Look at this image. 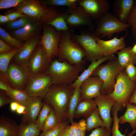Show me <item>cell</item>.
Returning <instances> with one entry per match:
<instances>
[{
    "instance_id": "1",
    "label": "cell",
    "mask_w": 136,
    "mask_h": 136,
    "mask_svg": "<svg viewBox=\"0 0 136 136\" xmlns=\"http://www.w3.org/2000/svg\"><path fill=\"white\" fill-rule=\"evenodd\" d=\"M75 89L71 85H52L44 98L53 108L59 123L67 119L69 104Z\"/></svg>"
},
{
    "instance_id": "2",
    "label": "cell",
    "mask_w": 136,
    "mask_h": 136,
    "mask_svg": "<svg viewBox=\"0 0 136 136\" xmlns=\"http://www.w3.org/2000/svg\"><path fill=\"white\" fill-rule=\"evenodd\" d=\"M70 29L61 31V38L58 44L57 57L60 61L65 60L70 64L83 66L86 53L82 47L73 40Z\"/></svg>"
},
{
    "instance_id": "3",
    "label": "cell",
    "mask_w": 136,
    "mask_h": 136,
    "mask_svg": "<svg viewBox=\"0 0 136 136\" xmlns=\"http://www.w3.org/2000/svg\"><path fill=\"white\" fill-rule=\"evenodd\" d=\"M83 66L70 63L65 60H53L46 72L51 76L52 85H71L77 79Z\"/></svg>"
},
{
    "instance_id": "4",
    "label": "cell",
    "mask_w": 136,
    "mask_h": 136,
    "mask_svg": "<svg viewBox=\"0 0 136 136\" xmlns=\"http://www.w3.org/2000/svg\"><path fill=\"white\" fill-rule=\"evenodd\" d=\"M124 69L120 71L117 76L113 91L107 95L119 105L120 111L126 108L130 98L136 88V82L129 79Z\"/></svg>"
},
{
    "instance_id": "5",
    "label": "cell",
    "mask_w": 136,
    "mask_h": 136,
    "mask_svg": "<svg viewBox=\"0 0 136 136\" xmlns=\"http://www.w3.org/2000/svg\"><path fill=\"white\" fill-rule=\"evenodd\" d=\"M123 69L120 66L117 58L110 60L105 64L100 65L95 69L91 76H97L102 80L101 95H107L113 92L117 76Z\"/></svg>"
},
{
    "instance_id": "6",
    "label": "cell",
    "mask_w": 136,
    "mask_h": 136,
    "mask_svg": "<svg viewBox=\"0 0 136 136\" xmlns=\"http://www.w3.org/2000/svg\"><path fill=\"white\" fill-rule=\"evenodd\" d=\"M130 27L129 24L121 22L114 14L108 12L97 21L95 28L92 31L98 38L107 36L110 39L114 34L126 31Z\"/></svg>"
},
{
    "instance_id": "7",
    "label": "cell",
    "mask_w": 136,
    "mask_h": 136,
    "mask_svg": "<svg viewBox=\"0 0 136 136\" xmlns=\"http://www.w3.org/2000/svg\"><path fill=\"white\" fill-rule=\"evenodd\" d=\"M71 35L72 39L80 44L85 51L86 59L92 62L104 57L97 43V37L92 31H83L80 34H76L71 31Z\"/></svg>"
},
{
    "instance_id": "8",
    "label": "cell",
    "mask_w": 136,
    "mask_h": 136,
    "mask_svg": "<svg viewBox=\"0 0 136 136\" xmlns=\"http://www.w3.org/2000/svg\"><path fill=\"white\" fill-rule=\"evenodd\" d=\"M43 33L39 44L43 47L50 63L52 59L57 57L58 44L60 40L61 31H58L53 26L42 24Z\"/></svg>"
},
{
    "instance_id": "9",
    "label": "cell",
    "mask_w": 136,
    "mask_h": 136,
    "mask_svg": "<svg viewBox=\"0 0 136 136\" xmlns=\"http://www.w3.org/2000/svg\"><path fill=\"white\" fill-rule=\"evenodd\" d=\"M52 84L51 76L46 72L31 75L24 90L29 96L44 98Z\"/></svg>"
},
{
    "instance_id": "10",
    "label": "cell",
    "mask_w": 136,
    "mask_h": 136,
    "mask_svg": "<svg viewBox=\"0 0 136 136\" xmlns=\"http://www.w3.org/2000/svg\"><path fill=\"white\" fill-rule=\"evenodd\" d=\"M31 74L27 66L13 62L8 68L7 77L13 88L24 90L27 84Z\"/></svg>"
},
{
    "instance_id": "11",
    "label": "cell",
    "mask_w": 136,
    "mask_h": 136,
    "mask_svg": "<svg viewBox=\"0 0 136 136\" xmlns=\"http://www.w3.org/2000/svg\"><path fill=\"white\" fill-rule=\"evenodd\" d=\"M48 9L49 7L43 5L40 1L25 0L5 13L15 12L25 14L34 18L40 22Z\"/></svg>"
},
{
    "instance_id": "12",
    "label": "cell",
    "mask_w": 136,
    "mask_h": 136,
    "mask_svg": "<svg viewBox=\"0 0 136 136\" xmlns=\"http://www.w3.org/2000/svg\"><path fill=\"white\" fill-rule=\"evenodd\" d=\"M66 11L67 16L65 21L69 29L86 26L90 31L94 29L95 26L93 20L80 7L68 8Z\"/></svg>"
},
{
    "instance_id": "13",
    "label": "cell",
    "mask_w": 136,
    "mask_h": 136,
    "mask_svg": "<svg viewBox=\"0 0 136 136\" xmlns=\"http://www.w3.org/2000/svg\"><path fill=\"white\" fill-rule=\"evenodd\" d=\"M46 53L43 46L38 44L31 55L27 67L31 75L46 72L49 65Z\"/></svg>"
},
{
    "instance_id": "14",
    "label": "cell",
    "mask_w": 136,
    "mask_h": 136,
    "mask_svg": "<svg viewBox=\"0 0 136 136\" xmlns=\"http://www.w3.org/2000/svg\"><path fill=\"white\" fill-rule=\"evenodd\" d=\"M77 3L93 20L97 21L108 12L110 7L107 0H78Z\"/></svg>"
},
{
    "instance_id": "15",
    "label": "cell",
    "mask_w": 136,
    "mask_h": 136,
    "mask_svg": "<svg viewBox=\"0 0 136 136\" xmlns=\"http://www.w3.org/2000/svg\"><path fill=\"white\" fill-rule=\"evenodd\" d=\"M67 16L66 11L56 7H49L48 12L40 22L43 25L53 26L58 31L66 30L70 29L65 21Z\"/></svg>"
},
{
    "instance_id": "16",
    "label": "cell",
    "mask_w": 136,
    "mask_h": 136,
    "mask_svg": "<svg viewBox=\"0 0 136 136\" xmlns=\"http://www.w3.org/2000/svg\"><path fill=\"white\" fill-rule=\"evenodd\" d=\"M94 99L96 104L99 116L105 124V128L111 134V127L113 121V118L111 117V112L115 103L107 95H101Z\"/></svg>"
},
{
    "instance_id": "17",
    "label": "cell",
    "mask_w": 136,
    "mask_h": 136,
    "mask_svg": "<svg viewBox=\"0 0 136 136\" xmlns=\"http://www.w3.org/2000/svg\"><path fill=\"white\" fill-rule=\"evenodd\" d=\"M43 98L29 96L24 105L25 110L21 118L20 124L26 125L35 122L44 104Z\"/></svg>"
},
{
    "instance_id": "18",
    "label": "cell",
    "mask_w": 136,
    "mask_h": 136,
    "mask_svg": "<svg viewBox=\"0 0 136 136\" xmlns=\"http://www.w3.org/2000/svg\"><path fill=\"white\" fill-rule=\"evenodd\" d=\"M42 35L31 37L24 42L19 51L12 59V62L27 66L31 55L39 44Z\"/></svg>"
},
{
    "instance_id": "19",
    "label": "cell",
    "mask_w": 136,
    "mask_h": 136,
    "mask_svg": "<svg viewBox=\"0 0 136 136\" xmlns=\"http://www.w3.org/2000/svg\"><path fill=\"white\" fill-rule=\"evenodd\" d=\"M103 82L97 76H91L81 85V100L93 99L100 95Z\"/></svg>"
},
{
    "instance_id": "20",
    "label": "cell",
    "mask_w": 136,
    "mask_h": 136,
    "mask_svg": "<svg viewBox=\"0 0 136 136\" xmlns=\"http://www.w3.org/2000/svg\"><path fill=\"white\" fill-rule=\"evenodd\" d=\"M42 31V24L40 21H38L11 30L10 34L13 37L23 42L31 37L41 34Z\"/></svg>"
},
{
    "instance_id": "21",
    "label": "cell",
    "mask_w": 136,
    "mask_h": 136,
    "mask_svg": "<svg viewBox=\"0 0 136 136\" xmlns=\"http://www.w3.org/2000/svg\"><path fill=\"white\" fill-rule=\"evenodd\" d=\"M127 33L119 38H117V35L108 40H104L98 37L96 38L97 43L104 56L114 55V54L117 53L118 50H121L125 47L126 44L124 40Z\"/></svg>"
},
{
    "instance_id": "22",
    "label": "cell",
    "mask_w": 136,
    "mask_h": 136,
    "mask_svg": "<svg viewBox=\"0 0 136 136\" xmlns=\"http://www.w3.org/2000/svg\"><path fill=\"white\" fill-rule=\"evenodd\" d=\"M133 0H115L113 4L114 14L121 22L127 23L134 4Z\"/></svg>"
},
{
    "instance_id": "23",
    "label": "cell",
    "mask_w": 136,
    "mask_h": 136,
    "mask_svg": "<svg viewBox=\"0 0 136 136\" xmlns=\"http://www.w3.org/2000/svg\"><path fill=\"white\" fill-rule=\"evenodd\" d=\"M117 59L114 55L104 56L99 59L91 62L88 67L79 75L76 80L71 85L75 88L80 87L83 82L91 76L95 69L102 63L107 60Z\"/></svg>"
},
{
    "instance_id": "24",
    "label": "cell",
    "mask_w": 136,
    "mask_h": 136,
    "mask_svg": "<svg viewBox=\"0 0 136 136\" xmlns=\"http://www.w3.org/2000/svg\"><path fill=\"white\" fill-rule=\"evenodd\" d=\"M20 128L12 119L3 115L0 117V136H18Z\"/></svg>"
},
{
    "instance_id": "25",
    "label": "cell",
    "mask_w": 136,
    "mask_h": 136,
    "mask_svg": "<svg viewBox=\"0 0 136 136\" xmlns=\"http://www.w3.org/2000/svg\"><path fill=\"white\" fill-rule=\"evenodd\" d=\"M94 99L82 100L77 106L75 112L74 118H79L89 117L97 107Z\"/></svg>"
},
{
    "instance_id": "26",
    "label": "cell",
    "mask_w": 136,
    "mask_h": 136,
    "mask_svg": "<svg viewBox=\"0 0 136 136\" xmlns=\"http://www.w3.org/2000/svg\"><path fill=\"white\" fill-rule=\"evenodd\" d=\"M68 125L60 136H85L86 120L83 119Z\"/></svg>"
},
{
    "instance_id": "27",
    "label": "cell",
    "mask_w": 136,
    "mask_h": 136,
    "mask_svg": "<svg viewBox=\"0 0 136 136\" xmlns=\"http://www.w3.org/2000/svg\"><path fill=\"white\" fill-rule=\"evenodd\" d=\"M131 47H125L118 52L117 60L120 66L122 69H124L127 65L130 64H136V55L131 52Z\"/></svg>"
},
{
    "instance_id": "28",
    "label": "cell",
    "mask_w": 136,
    "mask_h": 136,
    "mask_svg": "<svg viewBox=\"0 0 136 136\" xmlns=\"http://www.w3.org/2000/svg\"><path fill=\"white\" fill-rule=\"evenodd\" d=\"M124 113L119 118V123L123 124L125 123H130L133 130L136 129V106L128 103Z\"/></svg>"
},
{
    "instance_id": "29",
    "label": "cell",
    "mask_w": 136,
    "mask_h": 136,
    "mask_svg": "<svg viewBox=\"0 0 136 136\" xmlns=\"http://www.w3.org/2000/svg\"><path fill=\"white\" fill-rule=\"evenodd\" d=\"M81 100V89L80 87L75 88L70 99L67 113V118L71 124L74 122V114L75 110Z\"/></svg>"
},
{
    "instance_id": "30",
    "label": "cell",
    "mask_w": 136,
    "mask_h": 136,
    "mask_svg": "<svg viewBox=\"0 0 136 136\" xmlns=\"http://www.w3.org/2000/svg\"><path fill=\"white\" fill-rule=\"evenodd\" d=\"M86 119V130L87 131L98 127L105 128V124L99 116L97 107Z\"/></svg>"
},
{
    "instance_id": "31",
    "label": "cell",
    "mask_w": 136,
    "mask_h": 136,
    "mask_svg": "<svg viewBox=\"0 0 136 136\" xmlns=\"http://www.w3.org/2000/svg\"><path fill=\"white\" fill-rule=\"evenodd\" d=\"M21 48H15L12 51L8 53H0V72L7 77L8 69L10 62L14 56L19 51Z\"/></svg>"
},
{
    "instance_id": "32",
    "label": "cell",
    "mask_w": 136,
    "mask_h": 136,
    "mask_svg": "<svg viewBox=\"0 0 136 136\" xmlns=\"http://www.w3.org/2000/svg\"><path fill=\"white\" fill-rule=\"evenodd\" d=\"M38 21H39L34 18L25 15L16 20L9 22L6 24V27L9 29L14 30Z\"/></svg>"
},
{
    "instance_id": "33",
    "label": "cell",
    "mask_w": 136,
    "mask_h": 136,
    "mask_svg": "<svg viewBox=\"0 0 136 136\" xmlns=\"http://www.w3.org/2000/svg\"><path fill=\"white\" fill-rule=\"evenodd\" d=\"M120 111V108L118 105L115 103L112 110L113 115V125L111 129L112 136H125L128 130L126 128L124 134H122L119 130V118L118 116V113Z\"/></svg>"
},
{
    "instance_id": "34",
    "label": "cell",
    "mask_w": 136,
    "mask_h": 136,
    "mask_svg": "<svg viewBox=\"0 0 136 136\" xmlns=\"http://www.w3.org/2000/svg\"><path fill=\"white\" fill-rule=\"evenodd\" d=\"M4 92L14 101L24 105H25L29 96L28 95L24 90H20L12 88L8 92Z\"/></svg>"
},
{
    "instance_id": "35",
    "label": "cell",
    "mask_w": 136,
    "mask_h": 136,
    "mask_svg": "<svg viewBox=\"0 0 136 136\" xmlns=\"http://www.w3.org/2000/svg\"><path fill=\"white\" fill-rule=\"evenodd\" d=\"M78 0H44L40 1L44 5L49 7H51L66 6L73 8L78 6Z\"/></svg>"
},
{
    "instance_id": "36",
    "label": "cell",
    "mask_w": 136,
    "mask_h": 136,
    "mask_svg": "<svg viewBox=\"0 0 136 136\" xmlns=\"http://www.w3.org/2000/svg\"><path fill=\"white\" fill-rule=\"evenodd\" d=\"M52 109V106L48 103L45 101L44 103L41 110L35 122L41 131H43L45 122L49 114Z\"/></svg>"
},
{
    "instance_id": "37",
    "label": "cell",
    "mask_w": 136,
    "mask_h": 136,
    "mask_svg": "<svg viewBox=\"0 0 136 136\" xmlns=\"http://www.w3.org/2000/svg\"><path fill=\"white\" fill-rule=\"evenodd\" d=\"M20 126L18 136H38L41 131L35 122L26 125L20 124Z\"/></svg>"
},
{
    "instance_id": "38",
    "label": "cell",
    "mask_w": 136,
    "mask_h": 136,
    "mask_svg": "<svg viewBox=\"0 0 136 136\" xmlns=\"http://www.w3.org/2000/svg\"><path fill=\"white\" fill-rule=\"evenodd\" d=\"M0 39L10 46L16 48H21L23 42L16 39L12 36L4 29L0 27Z\"/></svg>"
},
{
    "instance_id": "39",
    "label": "cell",
    "mask_w": 136,
    "mask_h": 136,
    "mask_svg": "<svg viewBox=\"0 0 136 136\" xmlns=\"http://www.w3.org/2000/svg\"><path fill=\"white\" fill-rule=\"evenodd\" d=\"M69 121L62 122L57 126L45 131H43L40 136H60L63 131L69 125Z\"/></svg>"
},
{
    "instance_id": "40",
    "label": "cell",
    "mask_w": 136,
    "mask_h": 136,
    "mask_svg": "<svg viewBox=\"0 0 136 136\" xmlns=\"http://www.w3.org/2000/svg\"><path fill=\"white\" fill-rule=\"evenodd\" d=\"M59 123L55 112L53 108L45 122L42 131L54 128L57 126Z\"/></svg>"
},
{
    "instance_id": "41",
    "label": "cell",
    "mask_w": 136,
    "mask_h": 136,
    "mask_svg": "<svg viewBox=\"0 0 136 136\" xmlns=\"http://www.w3.org/2000/svg\"><path fill=\"white\" fill-rule=\"evenodd\" d=\"M127 23L130 25L132 36L136 39V1H135L134 6L128 20Z\"/></svg>"
},
{
    "instance_id": "42",
    "label": "cell",
    "mask_w": 136,
    "mask_h": 136,
    "mask_svg": "<svg viewBox=\"0 0 136 136\" xmlns=\"http://www.w3.org/2000/svg\"><path fill=\"white\" fill-rule=\"evenodd\" d=\"M25 0H0V9L15 7Z\"/></svg>"
},
{
    "instance_id": "43",
    "label": "cell",
    "mask_w": 136,
    "mask_h": 136,
    "mask_svg": "<svg viewBox=\"0 0 136 136\" xmlns=\"http://www.w3.org/2000/svg\"><path fill=\"white\" fill-rule=\"evenodd\" d=\"M12 88L8 82L7 77L4 74L0 72V89L1 90L7 92Z\"/></svg>"
},
{
    "instance_id": "44",
    "label": "cell",
    "mask_w": 136,
    "mask_h": 136,
    "mask_svg": "<svg viewBox=\"0 0 136 136\" xmlns=\"http://www.w3.org/2000/svg\"><path fill=\"white\" fill-rule=\"evenodd\" d=\"M127 76L132 81L136 82V67L133 64L127 65L124 68Z\"/></svg>"
},
{
    "instance_id": "45",
    "label": "cell",
    "mask_w": 136,
    "mask_h": 136,
    "mask_svg": "<svg viewBox=\"0 0 136 136\" xmlns=\"http://www.w3.org/2000/svg\"><path fill=\"white\" fill-rule=\"evenodd\" d=\"M105 127H98L92 130L88 136H112Z\"/></svg>"
},
{
    "instance_id": "46",
    "label": "cell",
    "mask_w": 136,
    "mask_h": 136,
    "mask_svg": "<svg viewBox=\"0 0 136 136\" xmlns=\"http://www.w3.org/2000/svg\"><path fill=\"white\" fill-rule=\"evenodd\" d=\"M14 101L7 95L3 91H0V107L1 108L5 105L10 104Z\"/></svg>"
},
{
    "instance_id": "47",
    "label": "cell",
    "mask_w": 136,
    "mask_h": 136,
    "mask_svg": "<svg viewBox=\"0 0 136 136\" xmlns=\"http://www.w3.org/2000/svg\"><path fill=\"white\" fill-rule=\"evenodd\" d=\"M15 48L9 45L1 39H0V53H7L10 52L14 50Z\"/></svg>"
},
{
    "instance_id": "48",
    "label": "cell",
    "mask_w": 136,
    "mask_h": 136,
    "mask_svg": "<svg viewBox=\"0 0 136 136\" xmlns=\"http://www.w3.org/2000/svg\"><path fill=\"white\" fill-rule=\"evenodd\" d=\"M5 14L6 15L8 16L10 22L15 21L25 15V14L15 12H11L7 13H5Z\"/></svg>"
},
{
    "instance_id": "49",
    "label": "cell",
    "mask_w": 136,
    "mask_h": 136,
    "mask_svg": "<svg viewBox=\"0 0 136 136\" xmlns=\"http://www.w3.org/2000/svg\"><path fill=\"white\" fill-rule=\"evenodd\" d=\"M20 104L16 101H13L10 104V110L13 112H16Z\"/></svg>"
},
{
    "instance_id": "50",
    "label": "cell",
    "mask_w": 136,
    "mask_h": 136,
    "mask_svg": "<svg viewBox=\"0 0 136 136\" xmlns=\"http://www.w3.org/2000/svg\"><path fill=\"white\" fill-rule=\"evenodd\" d=\"M8 16L6 15H0V23L1 24L8 23L9 22Z\"/></svg>"
},
{
    "instance_id": "51",
    "label": "cell",
    "mask_w": 136,
    "mask_h": 136,
    "mask_svg": "<svg viewBox=\"0 0 136 136\" xmlns=\"http://www.w3.org/2000/svg\"><path fill=\"white\" fill-rule=\"evenodd\" d=\"M129 103L130 104H134L136 106V88L130 98Z\"/></svg>"
},
{
    "instance_id": "52",
    "label": "cell",
    "mask_w": 136,
    "mask_h": 136,
    "mask_svg": "<svg viewBox=\"0 0 136 136\" xmlns=\"http://www.w3.org/2000/svg\"><path fill=\"white\" fill-rule=\"evenodd\" d=\"M25 107L24 105L20 104L16 112L19 114H23L25 110Z\"/></svg>"
},
{
    "instance_id": "53",
    "label": "cell",
    "mask_w": 136,
    "mask_h": 136,
    "mask_svg": "<svg viewBox=\"0 0 136 136\" xmlns=\"http://www.w3.org/2000/svg\"><path fill=\"white\" fill-rule=\"evenodd\" d=\"M131 51L133 54L136 55V43L131 48Z\"/></svg>"
},
{
    "instance_id": "54",
    "label": "cell",
    "mask_w": 136,
    "mask_h": 136,
    "mask_svg": "<svg viewBox=\"0 0 136 136\" xmlns=\"http://www.w3.org/2000/svg\"><path fill=\"white\" fill-rule=\"evenodd\" d=\"M135 133H136V129L133 130L132 131L130 132L128 134L127 136H132Z\"/></svg>"
}]
</instances>
